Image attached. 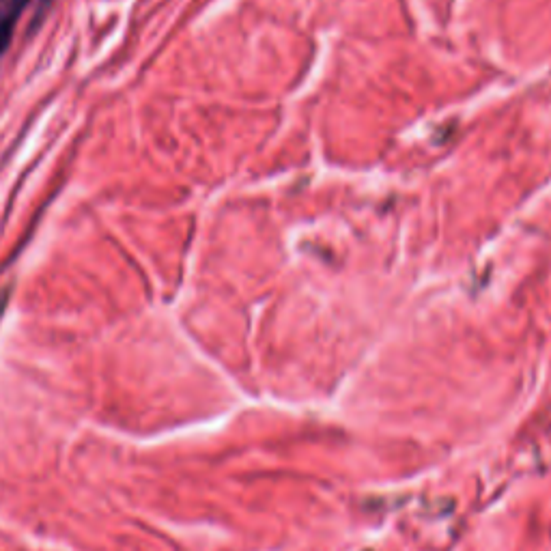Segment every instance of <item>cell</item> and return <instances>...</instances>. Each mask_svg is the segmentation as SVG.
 I'll return each mask as SVG.
<instances>
[{"instance_id":"6da1fadb","label":"cell","mask_w":551,"mask_h":551,"mask_svg":"<svg viewBox=\"0 0 551 551\" xmlns=\"http://www.w3.org/2000/svg\"><path fill=\"white\" fill-rule=\"evenodd\" d=\"M13 26H16V16L11 11H0V54H3L13 37Z\"/></svg>"},{"instance_id":"7a4b0ae2","label":"cell","mask_w":551,"mask_h":551,"mask_svg":"<svg viewBox=\"0 0 551 551\" xmlns=\"http://www.w3.org/2000/svg\"><path fill=\"white\" fill-rule=\"evenodd\" d=\"M26 3H28V0H11V13H13V16H16L18 18V13L26 7Z\"/></svg>"}]
</instances>
